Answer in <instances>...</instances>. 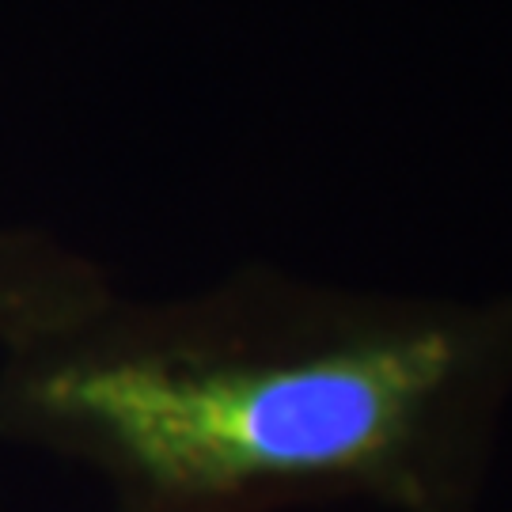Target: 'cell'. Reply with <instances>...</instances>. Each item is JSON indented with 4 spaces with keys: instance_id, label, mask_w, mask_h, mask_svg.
<instances>
[{
    "instance_id": "obj_1",
    "label": "cell",
    "mask_w": 512,
    "mask_h": 512,
    "mask_svg": "<svg viewBox=\"0 0 512 512\" xmlns=\"http://www.w3.org/2000/svg\"><path fill=\"white\" fill-rule=\"evenodd\" d=\"M509 399L512 304L277 274L175 300L110 289L0 353V440L95 475L114 512H478Z\"/></svg>"
},
{
    "instance_id": "obj_2",
    "label": "cell",
    "mask_w": 512,
    "mask_h": 512,
    "mask_svg": "<svg viewBox=\"0 0 512 512\" xmlns=\"http://www.w3.org/2000/svg\"><path fill=\"white\" fill-rule=\"evenodd\" d=\"M110 289L103 266L69 239L0 220V353L69 323Z\"/></svg>"
}]
</instances>
